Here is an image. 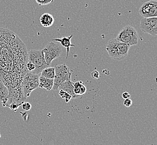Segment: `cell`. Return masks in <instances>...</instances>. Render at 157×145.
I'll list each match as a JSON object with an SVG mask.
<instances>
[{"instance_id": "1", "label": "cell", "mask_w": 157, "mask_h": 145, "mask_svg": "<svg viewBox=\"0 0 157 145\" xmlns=\"http://www.w3.org/2000/svg\"><path fill=\"white\" fill-rule=\"evenodd\" d=\"M28 53L24 43L13 32L0 28V79L8 89L7 107L24 103L22 81L28 73Z\"/></svg>"}, {"instance_id": "2", "label": "cell", "mask_w": 157, "mask_h": 145, "mask_svg": "<svg viewBox=\"0 0 157 145\" xmlns=\"http://www.w3.org/2000/svg\"><path fill=\"white\" fill-rule=\"evenodd\" d=\"M129 49L130 46L118 41L116 39H110L106 47L109 57L117 61L123 60L127 57Z\"/></svg>"}, {"instance_id": "3", "label": "cell", "mask_w": 157, "mask_h": 145, "mask_svg": "<svg viewBox=\"0 0 157 145\" xmlns=\"http://www.w3.org/2000/svg\"><path fill=\"white\" fill-rule=\"evenodd\" d=\"M116 39L130 47L138 44L139 35L134 28L128 25L121 29Z\"/></svg>"}, {"instance_id": "4", "label": "cell", "mask_w": 157, "mask_h": 145, "mask_svg": "<svg viewBox=\"0 0 157 145\" xmlns=\"http://www.w3.org/2000/svg\"><path fill=\"white\" fill-rule=\"evenodd\" d=\"M28 61H31L35 66L34 71L32 74H38L49 67L45 58L43 50H32L28 53Z\"/></svg>"}, {"instance_id": "5", "label": "cell", "mask_w": 157, "mask_h": 145, "mask_svg": "<svg viewBox=\"0 0 157 145\" xmlns=\"http://www.w3.org/2000/svg\"><path fill=\"white\" fill-rule=\"evenodd\" d=\"M71 72L69 67L65 64L58 65L55 67V77L54 78L53 90L57 91L60 85L64 82L71 80Z\"/></svg>"}, {"instance_id": "6", "label": "cell", "mask_w": 157, "mask_h": 145, "mask_svg": "<svg viewBox=\"0 0 157 145\" xmlns=\"http://www.w3.org/2000/svg\"><path fill=\"white\" fill-rule=\"evenodd\" d=\"M39 76L38 74L28 72L24 77L22 88L25 99L30 95L32 91L39 88Z\"/></svg>"}, {"instance_id": "7", "label": "cell", "mask_w": 157, "mask_h": 145, "mask_svg": "<svg viewBox=\"0 0 157 145\" xmlns=\"http://www.w3.org/2000/svg\"><path fill=\"white\" fill-rule=\"evenodd\" d=\"M44 58L48 65L50 66L54 59L58 58L62 53V48L58 43L50 42L43 50Z\"/></svg>"}, {"instance_id": "8", "label": "cell", "mask_w": 157, "mask_h": 145, "mask_svg": "<svg viewBox=\"0 0 157 145\" xmlns=\"http://www.w3.org/2000/svg\"><path fill=\"white\" fill-rule=\"evenodd\" d=\"M139 13L143 18L157 17V0H150L144 2L139 9Z\"/></svg>"}, {"instance_id": "9", "label": "cell", "mask_w": 157, "mask_h": 145, "mask_svg": "<svg viewBox=\"0 0 157 145\" xmlns=\"http://www.w3.org/2000/svg\"><path fill=\"white\" fill-rule=\"evenodd\" d=\"M140 28L141 31L146 34L152 36H157V17L141 19Z\"/></svg>"}, {"instance_id": "10", "label": "cell", "mask_w": 157, "mask_h": 145, "mask_svg": "<svg viewBox=\"0 0 157 145\" xmlns=\"http://www.w3.org/2000/svg\"><path fill=\"white\" fill-rule=\"evenodd\" d=\"M9 100V93L8 89L0 79V101L3 107H7Z\"/></svg>"}, {"instance_id": "11", "label": "cell", "mask_w": 157, "mask_h": 145, "mask_svg": "<svg viewBox=\"0 0 157 145\" xmlns=\"http://www.w3.org/2000/svg\"><path fill=\"white\" fill-rule=\"evenodd\" d=\"M73 84H74V83L72 82L71 79L69 80H67V81L64 82L61 85H60L58 89H59V91H66L70 95H71L72 98H78V97L75 94Z\"/></svg>"}, {"instance_id": "12", "label": "cell", "mask_w": 157, "mask_h": 145, "mask_svg": "<svg viewBox=\"0 0 157 145\" xmlns=\"http://www.w3.org/2000/svg\"><path fill=\"white\" fill-rule=\"evenodd\" d=\"M73 37V34L69 36L68 37H63L62 38H57V39H54L53 40V41H57L59 42L60 43V44L63 46V47H65L67 50V55L66 58L67 59L68 58L69 53V49L70 47L73 46L75 47V45L72 44L71 40Z\"/></svg>"}, {"instance_id": "13", "label": "cell", "mask_w": 157, "mask_h": 145, "mask_svg": "<svg viewBox=\"0 0 157 145\" xmlns=\"http://www.w3.org/2000/svg\"><path fill=\"white\" fill-rule=\"evenodd\" d=\"M54 79H48L43 76H39V87L50 91L53 87Z\"/></svg>"}, {"instance_id": "14", "label": "cell", "mask_w": 157, "mask_h": 145, "mask_svg": "<svg viewBox=\"0 0 157 145\" xmlns=\"http://www.w3.org/2000/svg\"><path fill=\"white\" fill-rule=\"evenodd\" d=\"M54 19L50 13H45L40 17V22L42 26L45 28H49L53 25Z\"/></svg>"}, {"instance_id": "15", "label": "cell", "mask_w": 157, "mask_h": 145, "mask_svg": "<svg viewBox=\"0 0 157 145\" xmlns=\"http://www.w3.org/2000/svg\"><path fill=\"white\" fill-rule=\"evenodd\" d=\"M74 92L76 95H77L78 97L80 96L85 95L87 89L84 85L83 83L81 81H77L75 83H74Z\"/></svg>"}, {"instance_id": "16", "label": "cell", "mask_w": 157, "mask_h": 145, "mask_svg": "<svg viewBox=\"0 0 157 145\" xmlns=\"http://www.w3.org/2000/svg\"><path fill=\"white\" fill-rule=\"evenodd\" d=\"M40 76L48 79H54L55 77V68L48 67L45 68L41 72Z\"/></svg>"}, {"instance_id": "17", "label": "cell", "mask_w": 157, "mask_h": 145, "mask_svg": "<svg viewBox=\"0 0 157 145\" xmlns=\"http://www.w3.org/2000/svg\"><path fill=\"white\" fill-rule=\"evenodd\" d=\"M59 95L60 96L65 99V101L66 103H68L72 98L71 95L67 93L66 91H59Z\"/></svg>"}, {"instance_id": "18", "label": "cell", "mask_w": 157, "mask_h": 145, "mask_svg": "<svg viewBox=\"0 0 157 145\" xmlns=\"http://www.w3.org/2000/svg\"><path fill=\"white\" fill-rule=\"evenodd\" d=\"M26 69L28 70L29 72L33 73V72L34 71L35 69V66L32 63L31 61H28V63L26 64Z\"/></svg>"}, {"instance_id": "19", "label": "cell", "mask_w": 157, "mask_h": 145, "mask_svg": "<svg viewBox=\"0 0 157 145\" xmlns=\"http://www.w3.org/2000/svg\"><path fill=\"white\" fill-rule=\"evenodd\" d=\"M35 1L39 6L47 5L53 2V0H35Z\"/></svg>"}, {"instance_id": "20", "label": "cell", "mask_w": 157, "mask_h": 145, "mask_svg": "<svg viewBox=\"0 0 157 145\" xmlns=\"http://www.w3.org/2000/svg\"><path fill=\"white\" fill-rule=\"evenodd\" d=\"M22 109L25 110H30L31 108H32V105L30 104L28 102H26V103H23L22 104Z\"/></svg>"}, {"instance_id": "21", "label": "cell", "mask_w": 157, "mask_h": 145, "mask_svg": "<svg viewBox=\"0 0 157 145\" xmlns=\"http://www.w3.org/2000/svg\"><path fill=\"white\" fill-rule=\"evenodd\" d=\"M132 101L130 98L126 99L125 101H124V105L126 107H130L132 105Z\"/></svg>"}, {"instance_id": "22", "label": "cell", "mask_w": 157, "mask_h": 145, "mask_svg": "<svg viewBox=\"0 0 157 145\" xmlns=\"http://www.w3.org/2000/svg\"><path fill=\"white\" fill-rule=\"evenodd\" d=\"M91 76L92 79H98L100 77V74L97 70H94L91 72Z\"/></svg>"}, {"instance_id": "23", "label": "cell", "mask_w": 157, "mask_h": 145, "mask_svg": "<svg viewBox=\"0 0 157 145\" xmlns=\"http://www.w3.org/2000/svg\"><path fill=\"white\" fill-rule=\"evenodd\" d=\"M19 107H20V105L17 104V103H13V104H10L9 106L10 109L11 110H14V111L17 110L19 108Z\"/></svg>"}, {"instance_id": "24", "label": "cell", "mask_w": 157, "mask_h": 145, "mask_svg": "<svg viewBox=\"0 0 157 145\" xmlns=\"http://www.w3.org/2000/svg\"><path fill=\"white\" fill-rule=\"evenodd\" d=\"M121 96H122V98H124V99H126L130 98V95L129 94L128 92L124 91L123 94H122V95H121Z\"/></svg>"}, {"instance_id": "25", "label": "cell", "mask_w": 157, "mask_h": 145, "mask_svg": "<svg viewBox=\"0 0 157 145\" xmlns=\"http://www.w3.org/2000/svg\"><path fill=\"white\" fill-rule=\"evenodd\" d=\"M0 137H1V134H0Z\"/></svg>"}]
</instances>
